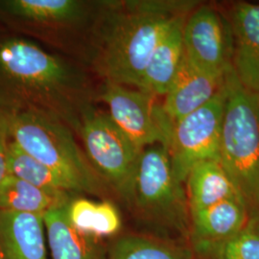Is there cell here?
I'll use <instances>...</instances> for the list:
<instances>
[{
    "mask_svg": "<svg viewBox=\"0 0 259 259\" xmlns=\"http://www.w3.org/2000/svg\"><path fill=\"white\" fill-rule=\"evenodd\" d=\"M97 98L106 104L113 123L138 147L159 144L168 149L174 122L157 96L119 83L104 82Z\"/></svg>",
    "mask_w": 259,
    "mask_h": 259,
    "instance_id": "52a82bcc",
    "label": "cell"
},
{
    "mask_svg": "<svg viewBox=\"0 0 259 259\" xmlns=\"http://www.w3.org/2000/svg\"><path fill=\"white\" fill-rule=\"evenodd\" d=\"M129 204L150 222L184 236L189 235L185 186L175 176L164 146L155 144L142 151Z\"/></svg>",
    "mask_w": 259,
    "mask_h": 259,
    "instance_id": "5b68a950",
    "label": "cell"
},
{
    "mask_svg": "<svg viewBox=\"0 0 259 259\" xmlns=\"http://www.w3.org/2000/svg\"><path fill=\"white\" fill-rule=\"evenodd\" d=\"M227 93L219 161L250 210H259V95L246 90L233 70Z\"/></svg>",
    "mask_w": 259,
    "mask_h": 259,
    "instance_id": "277c9868",
    "label": "cell"
},
{
    "mask_svg": "<svg viewBox=\"0 0 259 259\" xmlns=\"http://www.w3.org/2000/svg\"><path fill=\"white\" fill-rule=\"evenodd\" d=\"M201 259H259V210H250L240 232L227 240L192 246Z\"/></svg>",
    "mask_w": 259,
    "mask_h": 259,
    "instance_id": "ffe728a7",
    "label": "cell"
},
{
    "mask_svg": "<svg viewBox=\"0 0 259 259\" xmlns=\"http://www.w3.org/2000/svg\"><path fill=\"white\" fill-rule=\"evenodd\" d=\"M66 215L76 230L100 240L122 229L119 210L107 200L94 201L76 195L66 205Z\"/></svg>",
    "mask_w": 259,
    "mask_h": 259,
    "instance_id": "d6986e66",
    "label": "cell"
},
{
    "mask_svg": "<svg viewBox=\"0 0 259 259\" xmlns=\"http://www.w3.org/2000/svg\"><path fill=\"white\" fill-rule=\"evenodd\" d=\"M229 23L233 40L232 70L246 90L259 95V4L237 3Z\"/></svg>",
    "mask_w": 259,
    "mask_h": 259,
    "instance_id": "8fae6325",
    "label": "cell"
},
{
    "mask_svg": "<svg viewBox=\"0 0 259 259\" xmlns=\"http://www.w3.org/2000/svg\"><path fill=\"white\" fill-rule=\"evenodd\" d=\"M197 6L192 1L98 2L93 20V65L104 82L138 89L157 45L177 20Z\"/></svg>",
    "mask_w": 259,
    "mask_h": 259,
    "instance_id": "7a4b0ae2",
    "label": "cell"
},
{
    "mask_svg": "<svg viewBox=\"0 0 259 259\" xmlns=\"http://www.w3.org/2000/svg\"><path fill=\"white\" fill-rule=\"evenodd\" d=\"M185 186L189 213L226 200L242 199L219 160L197 163L188 173Z\"/></svg>",
    "mask_w": 259,
    "mask_h": 259,
    "instance_id": "e0dca14e",
    "label": "cell"
},
{
    "mask_svg": "<svg viewBox=\"0 0 259 259\" xmlns=\"http://www.w3.org/2000/svg\"><path fill=\"white\" fill-rule=\"evenodd\" d=\"M226 100L224 83L221 91L209 102L174 122L167 150L174 174L184 185L197 163L208 159L219 160Z\"/></svg>",
    "mask_w": 259,
    "mask_h": 259,
    "instance_id": "ba28073f",
    "label": "cell"
},
{
    "mask_svg": "<svg viewBox=\"0 0 259 259\" xmlns=\"http://www.w3.org/2000/svg\"><path fill=\"white\" fill-rule=\"evenodd\" d=\"M9 141L7 124L4 117V114L0 111V184L3 179L7 176V159L6 151L7 144Z\"/></svg>",
    "mask_w": 259,
    "mask_h": 259,
    "instance_id": "603a6c76",
    "label": "cell"
},
{
    "mask_svg": "<svg viewBox=\"0 0 259 259\" xmlns=\"http://www.w3.org/2000/svg\"><path fill=\"white\" fill-rule=\"evenodd\" d=\"M74 196L76 194L72 193H51L7 174L0 184V211L44 217L49 210L66 205Z\"/></svg>",
    "mask_w": 259,
    "mask_h": 259,
    "instance_id": "ac0fdd59",
    "label": "cell"
},
{
    "mask_svg": "<svg viewBox=\"0 0 259 259\" xmlns=\"http://www.w3.org/2000/svg\"><path fill=\"white\" fill-rule=\"evenodd\" d=\"M66 205L53 208L44 216L51 258L101 259V240L76 230L67 219Z\"/></svg>",
    "mask_w": 259,
    "mask_h": 259,
    "instance_id": "2e32d148",
    "label": "cell"
},
{
    "mask_svg": "<svg viewBox=\"0 0 259 259\" xmlns=\"http://www.w3.org/2000/svg\"><path fill=\"white\" fill-rule=\"evenodd\" d=\"M224 79L201 70L184 55L176 77L163 96L162 107L167 116L176 122L200 109L221 91Z\"/></svg>",
    "mask_w": 259,
    "mask_h": 259,
    "instance_id": "7c38bea8",
    "label": "cell"
},
{
    "mask_svg": "<svg viewBox=\"0 0 259 259\" xmlns=\"http://www.w3.org/2000/svg\"><path fill=\"white\" fill-rule=\"evenodd\" d=\"M184 55L206 73L225 77L232 69L233 40L228 20L208 6L195 8L183 29Z\"/></svg>",
    "mask_w": 259,
    "mask_h": 259,
    "instance_id": "9c48e42d",
    "label": "cell"
},
{
    "mask_svg": "<svg viewBox=\"0 0 259 259\" xmlns=\"http://www.w3.org/2000/svg\"><path fill=\"white\" fill-rule=\"evenodd\" d=\"M2 113L10 140L61 177L73 193L106 195L110 187L91 164L65 122L35 110Z\"/></svg>",
    "mask_w": 259,
    "mask_h": 259,
    "instance_id": "3957f363",
    "label": "cell"
},
{
    "mask_svg": "<svg viewBox=\"0 0 259 259\" xmlns=\"http://www.w3.org/2000/svg\"><path fill=\"white\" fill-rule=\"evenodd\" d=\"M98 2L82 0H4L0 11L42 35L83 27L94 19Z\"/></svg>",
    "mask_w": 259,
    "mask_h": 259,
    "instance_id": "30bf717a",
    "label": "cell"
},
{
    "mask_svg": "<svg viewBox=\"0 0 259 259\" xmlns=\"http://www.w3.org/2000/svg\"><path fill=\"white\" fill-rule=\"evenodd\" d=\"M76 132L81 136L84 154L108 186L129 204L139 158L138 147L111 120L108 112L94 107L85 111Z\"/></svg>",
    "mask_w": 259,
    "mask_h": 259,
    "instance_id": "8992f818",
    "label": "cell"
},
{
    "mask_svg": "<svg viewBox=\"0 0 259 259\" xmlns=\"http://www.w3.org/2000/svg\"><path fill=\"white\" fill-rule=\"evenodd\" d=\"M250 209L241 198L230 199L189 213L191 247L227 240L240 232Z\"/></svg>",
    "mask_w": 259,
    "mask_h": 259,
    "instance_id": "5bb4252c",
    "label": "cell"
},
{
    "mask_svg": "<svg viewBox=\"0 0 259 259\" xmlns=\"http://www.w3.org/2000/svg\"><path fill=\"white\" fill-rule=\"evenodd\" d=\"M193 252L180 245L143 235L128 234L111 244L108 259H192Z\"/></svg>",
    "mask_w": 259,
    "mask_h": 259,
    "instance_id": "7402d4cb",
    "label": "cell"
},
{
    "mask_svg": "<svg viewBox=\"0 0 259 259\" xmlns=\"http://www.w3.org/2000/svg\"><path fill=\"white\" fill-rule=\"evenodd\" d=\"M187 17L178 19L157 45L139 82L140 91L157 97L166 94L183 62V29Z\"/></svg>",
    "mask_w": 259,
    "mask_h": 259,
    "instance_id": "9a60e30c",
    "label": "cell"
},
{
    "mask_svg": "<svg viewBox=\"0 0 259 259\" xmlns=\"http://www.w3.org/2000/svg\"><path fill=\"white\" fill-rule=\"evenodd\" d=\"M6 159L8 175L17 177L51 193L75 194L61 177L22 151L10 139L7 144Z\"/></svg>",
    "mask_w": 259,
    "mask_h": 259,
    "instance_id": "44dd1931",
    "label": "cell"
},
{
    "mask_svg": "<svg viewBox=\"0 0 259 259\" xmlns=\"http://www.w3.org/2000/svg\"><path fill=\"white\" fill-rule=\"evenodd\" d=\"M0 259H48L44 217L0 211Z\"/></svg>",
    "mask_w": 259,
    "mask_h": 259,
    "instance_id": "4fadbf2b",
    "label": "cell"
},
{
    "mask_svg": "<svg viewBox=\"0 0 259 259\" xmlns=\"http://www.w3.org/2000/svg\"><path fill=\"white\" fill-rule=\"evenodd\" d=\"M93 99L79 66L29 39L0 41V111H42L77 131Z\"/></svg>",
    "mask_w": 259,
    "mask_h": 259,
    "instance_id": "6da1fadb",
    "label": "cell"
}]
</instances>
